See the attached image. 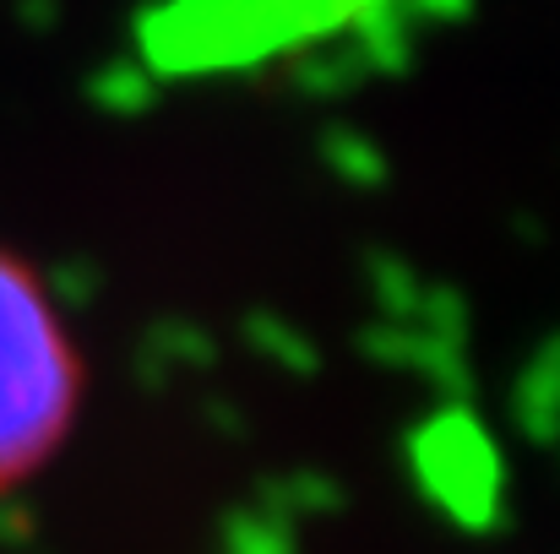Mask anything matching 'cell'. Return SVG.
Returning <instances> with one entry per match:
<instances>
[{
  "instance_id": "6da1fadb",
  "label": "cell",
  "mask_w": 560,
  "mask_h": 554,
  "mask_svg": "<svg viewBox=\"0 0 560 554\" xmlns=\"http://www.w3.org/2000/svg\"><path fill=\"white\" fill-rule=\"evenodd\" d=\"M82 408L77 343L38 272L0 245V495L27 484Z\"/></svg>"
}]
</instances>
